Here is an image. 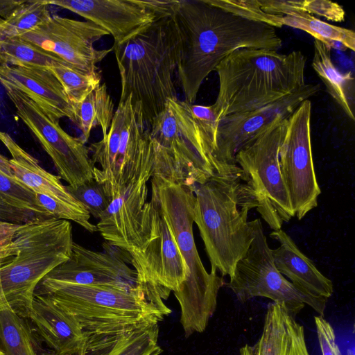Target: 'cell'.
Masks as SVG:
<instances>
[{
    "instance_id": "1",
    "label": "cell",
    "mask_w": 355,
    "mask_h": 355,
    "mask_svg": "<svg viewBox=\"0 0 355 355\" xmlns=\"http://www.w3.org/2000/svg\"><path fill=\"white\" fill-rule=\"evenodd\" d=\"M172 18L179 37L177 76L184 101L193 103L208 75L229 54L243 48L277 51L275 28L235 15L206 0H180Z\"/></svg>"
},
{
    "instance_id": "2",
    "label": "cell",
    "mask_w": 355,
    "mask_h": 355,
    "mask_svg": "<svg viewBox=\"0 0 355 355\" xmlns=\"http://www.w3.org/2000/svg\"><path fill=\"white\" fill-rule=\"evenodd\" d=\"M193 223L200 232L211 272L231 277L254 237L248 212L258 207L255 193L241 168L227 164L196 186Z\"/></svg>"
},
{
    "instance_id": "3",
    "label": "cell",
    "mask_w": 355,
    "mask_h": 355,
    "mask_svg": "<svg viewBox=\"0 0 355 355\" xmlns=\"http://www.w3.org/2000/svg\"><path fill=\"white\" fill-rule=\"evenodd\" d=\"M306 57L300 51L287 54L265 49L243 48L216 67L219 89L213 104L218 121L252 111L302 88Z\"/></svg>"
},
{
    "instance_id": "4",
    "label": "cell",
    "mask_w": 355,
    "mask_h": 355,
    "mask_svg": "<svg viewBox=\"0 0 355 355\" xmlns=\"http://www.w3.org/2000/svg\"><path fill=\"white\" fill-rule=\"evenodd\" d=\"M179 37L172 16L156 17L148 27L128 40L112 46L121 78V102L131 96L145 125L175 100L174 76Z\"/></svg>"
},
{
    "instance_id": "5",
    "label": "cell",
    "mask_w": 355,
    "mask_h": 355,
    "mask_svg": "<svg viewBox=\"0 0 355 355\" xmlns=\"http://www.w3.org/2000/svg\"><path fill=\"white\" fill-rule=\"evenodd\" d=\"M150 182L151 196L166 218L187 269L181 289L173 293L180 306V323L187 338L207 328L225 282L217 272L207 271L196 246L193 233L195 187L155 173Z\"/></svg>"
},
{
    "instance_id": "6",
    "label": "cell",
    "mask_w": 355,
    "mask_h": 355,
    "mask_svg": "<svg viewBox=\"0 0 355 355\" xmlns=\"http://www.w3.org/2000/svg\"><path fill=\"white\" fill-rule=\"evenodd\" d=\"M45 294L70 313L87 338L145 322H161L171 311L154 288L38 284Z\"/></svg>"
},
{
    "instance_id": "7",
    "label": "cell",
    "mask_w": 355,
    "mask_h": 355,
    "mask_svg": "<svg viewBox=\"0 0 355 355\" xmlns=\"http://www.w3.org/2000/svg\"><path fill=\"white\" fill-rule=\"evenodd\" d=\"M73 242L69 220L51 218L22 224L14 240L13 259L0 266V311L27 318L37 286L69 259Z\"/></svg>"
},
{
    "instance_id": "8",
    "label": "cell",
    "mask_w": 355,
    "mask_h": 355,
    "mask_svg": "<svg viewBox=\"0 0 355 355\" xmlns=\"http://www.w3.org/2000/svg\"><path fill=\"white\" fill-rule=\"evenodd\" d=\"M153 141L155 173L196 187L222 169L202 134L189 103L169 100L148 128Z\"/></svg>"
},
{
    "instance_id": "9",
    "label": "cell",
    "mask_w": 355,
    "mask_h": 355,
    "mask_svg": "<svg viewBox=\"0 0 355 355\" xmlns=\"http://www.w3.org/2000/svg\"><path fill=\"white\" fill-rule=\"evenodd\" d=\"M253 239L236 262L227 286L237 300L244 303L263 297L284 306L293 316L306 305L324 316L327 299L307 295L297 288L277 269L263 228L259 218L252 220Z\"/></svg>"
},
{
    "instance_id": "10",
    "label": "cell",
    "mask_w": 355,
    "mask_h": 355,
    "mask_svg": "<svg viewBox=\"0 0 355 355\" xmlns=\"http://www.w3.org/2000/svg\"><path fill=\"white\" fill-rule=\"evenodd\" d=\"M139 245L130 257L137 284L156 289L163 300L179 291L187 269L171 228L153 197L144 207L139 232Z\"/></svg>"
},
{
    "instance_id": "11",
    "label": "cell",
    "mask_w": 355,
    "mask_h": 355,
    "mask_svg": "<svg viewBox=\"0 0 355 355\" xmlns=\"http://www.w3.org/2000/svg\"><path fill=\"white\" fill-rule=\"evenodd\" d=\"M286 121L242 149L235 158L255 193L257 211L273 231L282 229L284 223L295 216L279 164V147Z\"/></svg>"
},
{
    "instance_id": "12",
    "label": "cell",
    "mask_w": 355,
    "mask_h": 355,
    "mask_svg": "<svg viewBox=\"0 0 355 355\" xmlns=\"http://www.w3.org/2000/svg\"><path fill=\"white\" fill-rule=\"evenodd\" d=\"M18 117L37 138L52 159L58 176L76 188L94 179L95 167L82 139L67 133L33 100L18 89L1 83Z\"/></svg>"
},
{
    "instance_id": "13",
    "label": "cell",
    "mask_w": 355,
    "mask_h": 355,
    "mask_svg": "<svg viewBox=\"0 0 355 355\" xmlns=\"http://www.w3.org/2000/svg\"><path fill=\"white\" fill-rule=\"evenodd\" d=\"M311 116L307 99L287 119L279 147L281 173L298 220L317 207L321 193L313 162Z\"/></svg>"
},
{
    "instance_id": "14",
    "label": "cell",
    "mask_w": 355,
    "mask_h": 355,
    "mask_svg": "<svg viewBox=\"0 0 355 355\" xmlns=\"http://www.w3.org/2000/svg\"><path fill=\"white\" fill-rule=\"evenodd\" d=\"M155 171L154 150L148 130L140 166L133 177L112 196V201L96 225L102 237L130 256L139 245L141 213L148 201V182Z\"/></svg>"
},
{
    "instance_id": "15",
    "label": "cell",
    "mask_w": 355,
    "mask_h": 355,
    "mask_svg": "<svg viewBox=\"0 0 355 355\" xmlns=\"http://www.w3.org/2000/svg\"><path fill=\"white\" fill-rule=\"evenodd\" d=\"M320 89L318 84H306L293 94L266 106L223 118L216 131L215 159L222 164H236L239 151L287 120L302 102Z\"/></svg>"
},
{
    "instance_id": "16",
    "label": "cell",
    "mask_w": 355,
    "mask_h": 355,
    "mask_svg": "<svg viewBox=\"0 0 355 355\" xmlns=\"http://www.w3.org/2000/svg\"><path fill=\"white\" fill-rule=\"evenodd\" d=\"M107 35V31L91 21L55 15L19 37L83 71L100 74L97 64L112 48L98 50L94 44Z\"/></svg>"
},
{
    "instance_id": "17",
    "label": "cell",
    "mask_w": 355,
    "mask_h": 355,
    "mask_svg": "<svg viewBox=\"0 0 355 355\" xmlns=\"http://www.w3.org/2000/svg\"><path fill=\"white\" fill-rule=\"evenodd\" d=\"M103 245V251H94L73 242L69 259L39 284L136 287L137 272L128 266V254L107 241Z\"/></svg>"
},
{
    "instance_id": "18",
    "label": "cell",
    "mask_w": 355,
    "mask_h": 355,
    "mask_svg": "<svg viewBox=\"0 0 355 355\" xmlns=\"http://www.w3.org/2000/svg\"><path fill=\"white\" fill-rule=\"evenodd\" d=\"M108 32L120 44L150 25L156 18L140 0H47Z\"/></svg>"
},
{
    "instance_id": "19",
    "label": "cell",
    "mask_w": 355,
    "mask_h": 355,
    "mask_svg": "<svg viewBox=\"0 0 355 355\" xmlns=\"http://www.w3.org/2000/svg\"><path fill=\"white\" fill-rule=\"evenodd\" d=\"M53 355H81L87 337L75 318L45 294L34 293L27 318Z\"/></svg>"
},
{
    "instance_id": "20",
    "label": "cell",
    "mask_w": 355,
    "mask_h": 355,
    "mask_svg": "<svg viewBox=\"0 0 355 355\" xmlns=\"http://www.w3.org/2000/svg\"><path fill=\"white\" fill-rule=\"evenodd\" d=\"M7 83L26 94L53 119L67 117L74 122L73 106L62 85L46 68L0 64V83Z\"/></svg>"
},
{
    "instance_id": "21",
    "label": "cell",
    "mask_w": 355,
    "mask_h": 355,
    "mask_svg": "<svg viewBox=\"0 0 355 355\" xmlns=\"http://www.w3.org/2000/svg\"><path fill=\"white\" fill-rule=\"evenodd\" d=\"M240 355H310L304 329L286 308L269 303L264 317L262 333L253 345L239 349Z\"/></svg>"
},
{
    "instance_id": "22",
    "label": "cell",
    "mask_w": 355,
    "mask_h": 355,
    "mask_svg": "<svg viewBox=\"0 0 355 355\" xmlns=\"http://www.w3.org/2000/svg\"><path fill=\"white\" fill-rule=\"evenodd\" d=\"M270 237L279 246L271 249L274 263L278 271L302 292L317 297L329 298L334 292L333 282L322 275L282 229L272 231Z\"/></svg>"
},
{
    "instance_id": "23",
    "label": "cell",
    "mask_w": 355,
    "mask_h": 355,
    "mask_svg": "<svg viewBox=\"0 0 355 355\" xmlns=\"http://www.w3.org/2000/svg\"><path fill=\"white\" fill-rule=\"evenodd\" d=\"M159 322H145L87 338L81 355H159Z\"/></svg>"
},
{
    "instance_id": "24",
    "label": "cell",
    "mask_w": 355,
    "mask_h": 355,
    "mask_svg": "<svg viewBox=\"0 0 355 355\" xmlns=\"http://www.w3.org/2000/svg\"><path fill=\"white\" fill-rule=\"evenodd\" d=\"M0 141L11 156V171L19 182L35 193L74 206L85 207L67 191L58 175L43 168L38 160L17 144L9 134L0 131Z\"/></svg>"
},
{
    "instance_id": "25",
    "label": "cell",
    "mask_w": 355,
    "mask_h": 355,
    "mask_svg": "<svg viewBox=\"0 0 355 355\" xmlns=\"http://www.w3.org/2000/svg\"><path fill=\"white\" fill-rule=\"evenodd\" d=\"M311 65L332 98L352 121L355 120V79L351 71L340 73L331 58V49L314 40Z\"/></svg>"
},
{
    "instance_id": "26",
    "label": "cell",
    "mask_w": 355,
    "mask_h": 355,
    "mask_svg": "<svg viewBox=\"0 0 355 355\" xmlns=\"http://www.w3.org/2000/svg\"><path fill=\"white\" fill-rule=\"evenodd\" d=\"M74 122L82 132V140L86 144L91 130L99 126L103 137L110 128L114 114V104L105 84L99 85L80 103L73 104Z\"/></svg>"
},
{
    "instance_id": "27",
    "label": "cell",
    "mask_w": 355,
    "mask_h": 355,
    "mask_svg": "<svg viewBox=\"0 0 355 355\" xmlns=\"http://www.w3.org/2000/svg\"><path fill=\"white\" fill-rule=\"evenodd\" d=\"M282 23L283 26L305 31L331 50L355 51V33L352 29L329 24L302 11L282 16Z\"/></svg>"
},
{
    "instance_id": "28",
    "label": "cell",
    "mask_w": 355,
    "mask_h": 355,
    "mask_svg": "<svg viewBox=\"0 0 355 355\" xmlns=\"http://www.w3.org/2000/svg\"><path fill=\"white\" fill-rule=\"evenodd\" d=\"M63 60L19 37L0 40V63L10 66L49 69Z\"/></svg>"
},
{
    "instance_id": "29",
    "label": "cell",
    "mask_w": 355,
    "mask_h": 355,
    "mask_svg": "<svg viewBox=\"0 0 355 355\" xmlns=\"http://www.w3.org/2000/svg\"><path fill=\"white\" fill-rule=\"evenodd\" d=\"M0 340L6 355H37L29 324L10 311H0Z\"/></svg>"
},
{
    "instance_id": "30",
    "label": "cell",
    "mask_w": 355,
    "mask_h": 355,
    "mask_svg": "<svg viewBox=\"0 0 355 355\" xmlns=\"http://www.w3.org/2000/svg\"><path fill=\"white\" fill-rule=\"evenodd\" d=\"M47 0L25 1L0 25V40L20 37L37 28L51 17Z\"/></svg>"
},
{
    "instance_id": "31",
    "label": "cell",
    "mask_w": 355,
    "mask_h": 355,
    "mask_svg": "<svg viewBox=\"0 0 355 355\" xmlns=\"http://www.w3.org/2000/svg\"><path fill=\"white\" fill-rule=\"evenodd\" d=\"M62 85L72 104L82 101L100 85V74H89L60 60L49 68Z\"/></svg>"
},
{
    "instance_id": "32",
    "label": "cell",
    "mask_w": 355,
    "mask_h": 355,
    "mask_svg": "<svg viewBox=\"0 0 355 355\" xmlns=\"http://www.w3.org/2000/svg\"><path fill=\"white\" fill-rule=\"evenodd\" d=\"M206 1L248 20L263 23L274 28L283 26L282 15H271L264 12L258 0H206Z\"/></svg>"
},
{
    "instance_id": "33",
    "label": "cell",
    "mask_w": 355,
    "mask_h": 355,
    "mask_svg": "<svg viewBox=\"0 0 355 355\" xmlns=\"http://www.w3.org/2000/svg\"><path fill=\"white\" fill-rule=\"evenodd\" d=\"M67 191L88 210L90 215L100 219L111 203L112 198L103 183L94 178L76 188L66 186Z\"/></svg>"
},
{
    "instance_id": "34",
    "label": "cell",
    "mask_w": 355,
    "mask_h": 355,
    "mask_svg": "<svg viewBox=\"0 0 355 355\" xmlns=\"http://www.w3.org/2000/svg\"><path fill=\"white\" fill-rule=\"evenodd\" d=\"M0 195L44 219L54 218L37 202L35 193L15 178L0 174Z\"/></svg>"
},
{
    "instance_id": "35",
    "label": "cell",
    "mask_w": 355,
    "mask_h": 355,
    "mask_svg": "<svg viewBox=\"0 0 355 355\" xmlns=\"http://www.w3.org/2000/svg\"><path fill=\"white\" fill-rule=\"evenodd\" d=\"M35 198L54 218L73 221L91 233L97 231L96 225L89 221L91 215L85 207L69 205L37 193Z\"/></svg>"
},
{
    "instance_id": "36",
    "label": "cell",
    "mask_w": 355,
    "mask_h": 355,
    "mask_svg": "<svg viewBox=\"0 0 355 355\" xmlns=\"http://www.w3.org/2000/svg\"><path fill=\"white\" fill-rule=\"evenodd\" d=\"M302 11L334 22L343 21L345 17L342 6L327 0H302Z\"/></svg>"
},
{
    "instance_id": "37",
    "label": "cell",
    "mask_w": 355,
    "mask_h": 355,
    "mask_svg": "<svg viewBox=\"0 0 355 355\" xmlns=\"http://www.w3.org/2000/svg\"><path fill=\"white\" fill-rule=\"evenodd\" d=\"M46 219L0 195V221L22 225Z\"/></svg>"
},
{
    "instance_id": "38",
    "label": "cell",
    "mask_w": 355,
    "mask_h": 355,
    "mask_svg": "<svg viewBox=\"0 0 355 355\" xmlns=\"http://www.w3.org/2000/svg\"><path fill=\"white\" fill-rule=\"evenodd\" d=\"M314 320L322 355H341L331 324L321 315L315 316Z\"/></svg>"
},
{
    "instance_id": "39",
    "label": "cell",
    "mask_w": 355,
    "mask_h": 355,
    "mask_svg": "<svg viewBox=\"0 0 355 355\" xmlns=\"http://www.w3.org/2000/svg\"><path fill=\"white\" fill-rule=\"evenodd\" d=\"M21 225L0 221V258L12 257L15 254L14 240Z\"/></svg>"
},
{
    "instance_id": "40",
    "label": "cell",
    "mask_w": 355,
    "mask_h": 355,
    "mask_svg": "<svg viewBox=\"0 0 355 355\" xmlns=\"http://www.w3.org/2000/svg\"><path fill=\"white\" fill-rule=\"evenodd\" d=\"M25 1L0 0V17L3 19L9 18Z\"/></svg>"
},
{
    "instance_id": "41",
    "label": "cell",
    "mask_w": 355,
    "mask_h": 355,
    "mask_svg": "<svg viewBox=\"0 0 355 355\" xmlns=\"http://www.w3.org/2000/svg\"><path fill=\"white\" fill-rule=\"evenodd\" d=\"M0 174L10 178H15L9 163V159L0 153Z\"/></svg>"
},
{
    "instance_id": "42",
    "label": "cell",
    "mask_w": 355,
    "mask_h": 355,
    "mask_svg": "<svg viewBox=\"0 0 355 355\" xmlns=\"http://www.w3.org/2000/svg\"><path fill=\"white\" fill-rule=\"evenodd\" d=\"M347 355H355L354 347L349 348L347 351Z\"/></svg>"
},
{
    "instance_id": "43",
    "label": "cell",
    "mask_w": 355,
    "mask_h": 355,
    "mask_svg": "<svg viewBox=\"0 0 355 355\" xmlns=\"http://www.w3.org/2000/svg\"><path fill=\"white\" fill-rule=\"evenodd\" d=\"M0 355H6L2 349H0Z\"/></svg>"
},
{
    "instance_id": "44",
    "label": "cell",
    "mask_w": 355,
    "mask_h": 355,
    "mask_svg": "<svg viewBox=\"0 0 355 355\" xmlns=\"http://www.w3.org/2000/svg\"><path fill=\"white\" fill-rule=\"evenodd\" d=\"M3 19H2V18H1V17H0V25H1V24L3 22Z\"/></svg>"
},
{
    "instance_id": "45",
    "label": "cell",
    "mask_w": 355,
    "mask_h": 355,
    "mask_svg": "<svg viewBox=\"0 0 355 355\" xmlns=\"http://www.w3.org/2000/svg\"><path fill=\"white\" fill-rule=\"evenodd\" d=\"M0 64H1V63H0Z\"/></svg>"
}]
</instances>
